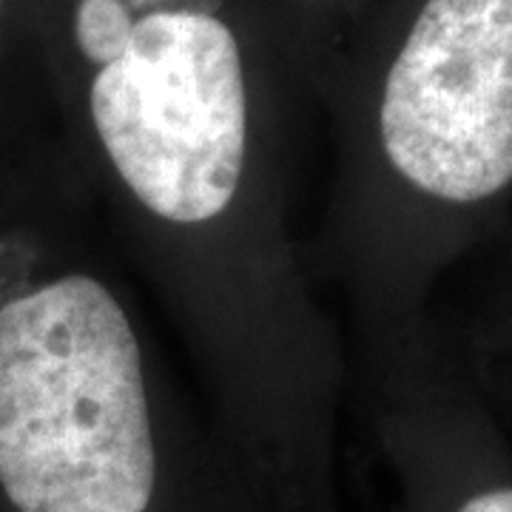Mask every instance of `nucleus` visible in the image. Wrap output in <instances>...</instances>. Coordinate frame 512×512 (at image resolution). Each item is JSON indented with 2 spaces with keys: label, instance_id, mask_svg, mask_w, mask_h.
Listing matches in <instances>:
<instances>
[{
  "label": "nucleus",
  "instance_id": "nucleus-6",
  "mask_svg": "<svg viewBox=\"0 0 512 512\" xmlns=\"http://www.w3.org/2000/svg\"><path fill=\"white\" fill-rule=\"evenodd\" d=\"M9 12H12V0H0V40L9 29Z\"/></svg>",
  "mask_w": 512,
  "mask_h": 512
},
{
  "label": "nucleus",
  "instance_id": "nucleus-2",
  "mask_svg": "<svg viewBox=\"0 0 512 512\" xmlns=\"http://www.w3.org/2000/svg\"><path fill=\"white\" fill-rule=\"evenodd\" d=\"M114 171L174 225L220 217L248 151V92L234 32L205 9H154L89 92Z\"/></svg>",
  "mask_w": 512,
  "mask_h": 512
},
{
  "label": "nucleus",
  "instance_id": "nucleus-1",
  "mask_svg": "<svg viewBox=\"0 0 512 512\" xmlns=\"http://www.w3.org/2000/svg\"><path fill=\"white\" fill-rule=\"evenodd\" d=\"M0 512H208L183 504L137 333L89 274H35L0 239Z\"/></svg>",
  "mask_w": 512,
  "mask_h": 512
},
{
  "label": "nucleus",
  "instance_id": "nucleus-4",
  "mask_svg": "<svg viewBox=\"0 0 512 512\" xmlns=\"http://www.w3.org/2000/svg\"><path fill=\"white\" fill-rule=\"evenodd\" d=\"M134 20L126 0H77L74 43L80 55L97 69L109 66L126 49Z\"/></svg>",
  "mask_w": 512,
  "mask_h": 512
},
{
  "label": "nucleus",
  "instance_id": "nucleus-5",
  "mask_svg": "<svg viewBox=\"0 0 512 512\" xmlns=\"http://www.w3.org/2000/svg\"><path fill=\"white\" fill-rule=\"evenodd\" d=\"M453 512H512V487H490L467 495Z\"/></svg>",
  "mask_w": 512,
  "mask_h": 512
},
{
  "label": "nucleus",
  "instance_id": "nucleus-3",
  "mask_svg": "<svg viewBox=\"0 0 512 512\" xmlns=\"http://www.w3.org/2000/svg\"><path fill=\"white\" fill-rule=\"evenodd\" d=\"M379 134L419 191L478 202L512 183V0H427L384 80Z\"/></svg>",
  "mask_w": 512,
  "mask_h": 512
}]
</instances>
